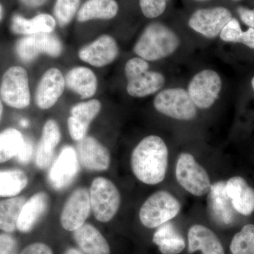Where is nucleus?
Listing matches in <instances>:
<instances>
[{
    "label": "nucleus",
    "mask_w": 254,
    "mask_h": 254,
    "mask_svg": "<svg viewBox=\"0 0 254 254\" xmlns=\"http://www.w3.org/2000/svg\"><path fill=\"white\" fill-rule=\"evenodd\" d=\"M168 155V146L160 136L145 137L132 151L131 167L133 175L145 185H158L165 180Z\"/></svg>",
    "instance_id": "obj_1"
},
{
    "label": "nucleus",
    "mask_w": 254,
    "mask_h": 254,
    "mask_svg": "<svg viewBox=\"0 0 254 254\" xmlns=\"http://www.w3.org/2000/svg\"><path fill=\"white\" fill-rule=\"evenodd\" d=\"M180 46L176 33L160 22L150 23L133 47V52L146 61H157L173 54Z\"/></svg>",
    "instance_id": "obj_2"
},
{
    "label": "nucleus",
    "mask_w": 254,
    "mask_h": 254,
    "mask_svg": "<svg viewBox=\"0 0 254 254\" xmlns=\"http://www.w3.org/2000/svg\"><path fill=\"white\" fill-rule=\"evenodd\" d=\"M91 210L100 222L111 221L121 204L118 187L109 179L99 177L92 182L89 190Z\"/></svg>",
    "instance_id": "obj_3"
},
{
    "label": "nucleus",
    "mask_w": 254,
    "mask_h": 254,
    "mask_svg": "<svg viewBox=\"0 0 254 254\" xmlns=\"http://www.w3.org/2000/svg\"><path fill=\"white\" fill-rule=\"evenodd\" d=\"M180 210L181 204L173 194L159 190L150 195L142 205L140 221L147 228H157L175 218Z\"/></svg>",
    "instance_id": "obj_4"
},
{
    "label": "nucleus",
    "mask_w": 254,
    "mask_h": 254,
    "mask_svg": "<svg viewBox=\"0 0 254 254\" xmlns=\"http://www.w3.org/2000/svg\"><path fill=\"white\" fill-rule=\"evenodd\" d=\"M0 98L10 108L22 110L31 103V95L27 71L21 66L8 68L0 85Z\"/></svg>",
    "instance_id": "obj_5"
},
{
    "label": "nucleus",
    "mask_w": 254,
    "mask_h": 254,
    "mask_svg": "<svg viewBox=\"0 0 254 254\" xmlns=\"http://www.w3.org/2000/svg\"><path fill=\"white\" fill-rule=\"evenodd\" d=\"M175 175L180 186L195 196L207 194L211 187V182L206 170L189 153L179 155Z\"/></svg>",
    "instance_id": "obj_6"
},
{
    "label": "nucleus",
    "mask_w": 254,
    "mask_h": 254,
    "mask_svg": "<svg viewBox=\"0 0 254 254\" xmlns=\"http://www.w3.org/2000/svg\"><path fill=\"white\" fill-rule=\"evenodd\" d=\"M153 103L157 111L175 120L189 121L197 115L196 107L184 88L163 90L155 96Z\"/></svg>",
    "instance_id": "obj_7"
},
{
    "label": "nucleus",
    "mask_w": 254,
    "mask_h": 254,
    "mask_svg": "<svg viewBox=\"0 0 254 254\" xmlns=\"http://www.w3.org/2000/svg\"><path fill=\"white\" fill-rule=\"evenodd\" d=\"M63 43L53 33H38L23 37L16 43V53L23 63H29L40 55L58 58L63 53Z\"/></svg>",
    "instance_id": "obj_8"
},
{
    "label": "nucleus",
    "mask_w": 254,
    "mask_h": 254,
    "mask_svg": "<svg viewBox=\"0 0 254 254\" xmlns=\"http://www.w3.org/2000/svg\"><path fill=\"white\" fill-rule=\"evenodd\" d=\"M221 89L220 75L213 70L205 69L192 78L187 92L196 108L208 109L218 99Z\"/></svg>",
    "instance_id": "obj_9"
},
{
    "label": "nucleus",
    "mask_w": 254,
    "mask_h": 254,
    "mask_svg": "<svg viewBox=\"0 0 254 254\" xmlns=\"http://www.w3.org/2000/svg\"><path fill=\"white\" fill-rule=\"evenodd\" d=\"M79 166L76 148L65 145L50 167L48 177L50 185L57 190L67 188L77 177Z\"/></svg>",
    "instance_id": "obj_10"
},
{
    "label": "nucleus",
    "mask_w": 254,
    "mask_h": 254,
    "mask_svg": "<svg viewBox=\"0 0 254 254\" xmlns=\"http://www.w3.org/2000/svg\"><path fill=\"white\" fill-rule=\"evenodd\" d=\"M232 18L230 10L223 6L200 9L189 19V26L193 31L208 38H216Z\"/></svg>",
    "instance_id": "obj_11"
},
{
    "label": "nucleus",
    "mask_w": 254,
    "mask_h": 254,
    "mask_svg": "<svg viewBox=\"0 0 254 254\" xmlns=\"http://www.w3.org/2000/svg\"><path fill=\"white\" fill-rule=\"evenodd\" d=\"M91 211L89 191L76 189L69 195L60 215V223L66 231L73 232L86 223Z\"/></svg>",
    "instance_id": "obj_12"
},
{
    "label": "nucleus",
    "mask_w": 254,
    "mask_h": 254,
    "mask_svg": "<svg viewBox=\"0 0 254 254\" xmlns=\"http://www.w3.org/2000/svg\"><path fill=\"white\" fill-rule=\"evenodd\" d=\"M78 161L83 168L91 172H105L111 164L108 148L97 138L86 136L76 145Z\"/></svg>",
    "instance_id": "obj_13"
},
{
    "label": "nucleus",
    "mask_w": 254,
    "mask_h": 254,
    "mask_svg": "<svg viewBox=\"0 0 254 254\" xmlns=\"http://www.w3.org/2000/svg\"><path fill=\"white\" fill-rule=\"evenodd\" d=\"M119 52L115 38L109 35H103L81 48L78 51V58L91 66L103 67L118 58Z\"/></svg>",
    "instance_id": "obj_14"
},
{
    "label": "nucleus",
    "mask_w": 254,
    "mask_h": 254,
    "mask_svg": "<svg viewBox=\"0 0 254 254\" xmlns=\"http://www.w3.org/2000/svg\"><path fill=\"white\" fill-rule=\"evenodd\" d=\"M66 83L63 73L59 68L53 67L47 70L37 86L35 102L38 108L48 110L53 108L61 98Z\"/></svg>",
    "instance_id": "obj_15"
},
{
    "label": "nucleus",
    "mask_w": 254,
    "mask_h": 254,
    "mask_svg": "<svg viewBox=\"0 0 254 254\" xmlns=\"http://www.w3.org/2000/svg\"><path fill=\"white\" fill-rule=\"evenodd\" d=\"M99 100L91 99L73 105L67 120L68 133L73 141H79L87 136L92 122L101 110Z\"/></svg>",
    "instance_id": "obj_16"
},
{
    "label": "nucleus",
    "mask_w": 254,
    "mask_h": 254,
    "mask_svg": "<svg viewBox=\"0 0 254 254\" xmlns=\"http://www.w3.org/2000/svg\"><path fill=\"white\" fill-rule=\"evenodd\" d=\"M226 182L220 181L213 184L207 194V206L210 218L219 225H230L235 218L231 200L225 190Z\"/></svg>",
    "instance_id": "obj_17"
},
{
    "label": "nucleus",
    "mask_w": 254,
    "mask_h": 254,
    "mask_svg": "<svg viewBox=\"0 0 254 254\" xmlns=\"http://www.w3.org/2000/svg\"><path fill=\"white\" fill-rule=\"evenodd\" d=\"M62 133L58 123L53 119L47 120L42 129L41 138L35 154V163L40 170L49 168L55 148L61 141Z\"/></svg>",
    "instance_id": "obj_18"
},
{
    "label": "nucleus",
    "mask_w": 254,
    "mask_h": 254,
    "mask_svg": "<svg viewBox=\"0 0 254 254\" xmlns=\"http://www.w3.org/2000/svg\"><path fill=\"white\" fill-rule=\"evenodd\" d=\"M225 190L237 213L248 216L254 212V189L240 176L232 177L225 183Z\"/></svg>",
    "instance_id": "obj_19"
},
{
    "label": "nucleus",
    "mask_w": 254,
    "mask_h": 254,
    "mask_svg": "<svg viewBox=\"0 0 254 254\" xmlns=\"http://www.w3.org/2000/svg\"><path fill=\"white\" fill-rule=\"evenodd\" d=\"M49 197L41 191L31 195L23 205L17 222V230L21 233H28L34 228L48 210Z\"/></svg>",
    "instance_id": "obj_20"
},
{
    "label": "nucleus",
    "mask_w": 254,
    "mask_h": 254,
    "mask_svg": "<svg viewBox=\"0 0 254 254\" xmlns=\"http://www.w3.org/2000/svg\"><path fill=\"white\" fill-rule=\"evenodd\" d=\"M188 250L190 253L197 251L202 254H225L221 242L210 229L202 225L190 227L188 233Z\"/></svg>",
    "instance_id": "obj_21"
},
{
    "label": "nucleus",
    "mask_w": 254,
    "mask_h": 254,
    "mask_svg": "<svg viewBox=\"0 0 254 254\" xmlns=\"http://www.w3.org/2000/svg\"><path fill=\"white\" fill-rule=\"evenodd\" d=\"M64 78L66 86L81 99H90L96 93L98 79L91 68L76 66L70 69Z\"/></svg>",
    "instance_id": "obj_22"
},
{
    "label": "nucleus",
    "mask_w": 254,
    "mask_h": 254,
    "mask_svg": "<svg viewBox=\"0 0 254 254\" xmlns=\"http://www.w3.org/2000/svg\"><path fill=\"white\" fill-rule=\"evenodd\" d=\"M73 239L80 250L85 254H110L108 241L93 225L83 224L73 231Z\"/></svg>",
    "instance_id": "obj_23"
},
{
    "label": "nucleus",
    "mask_w": 254,
    "mask_h": 254,
    "mask_svg": "<svg viewBox=\"0 0 254 254\" xmlns=\"http://www.w3.org/2000/svg\"><path fill=\"white\" fill-rule=\"evenodd\" d=\"M57 23L54 16L43 13L31 18H26L16 14L11 19V28L16 34L31 36L43 33H53Z\"/></svg>",
    "instance_id": "obj_24"
},
{
    "label": "nucleus",
    "mask_w": 254,
    "mask_h": 254,
    "mask_svg": "<svg viewBox=\"0 0 254 254\" xmlns=\"http://www.w3.org/2000/svg\"><path fill=\"white\" fill-rule=\"evenodd\" d=\"M153 242L163 254H178L186 247L185 239L170 222L157 227Z\"/></svg>",
    "instance_id": "obj_25"
},
{
    "label": "nucleus",
    "mask_w": 254,
    "mask_h": 254,
    "mask_svg": "<svg viewBox=\"0 0 254 254\" xmlns=\"http://www.w3.org/2000/svg\"><path fill=\"white\" fill-rule=\"evenodd\" d=\"M116 0H87L78 9L76 19L84 23L92 20H110L118 14Z\"/></svg>",
    "instance_id": "obj_26"
},
{
    "label": "nucleus",
    "mask_w": 254,
    "mask_h": 254,
    "mask_svg": "<svg viewBox=\"0 0 254 254\" xmlns=\"http://www.w3.org/2000/svg\"><path fill=\"white\" fill-rule=\"evenodd\" d=\"M165 83V76L161 73L148 71L128 81L127 91L133 98H145L160 91Z\"/></svg>",
    "instance_id": "obj_27"
},
{
    "label": "nucleus",
    "mask_w": 254,
    "mask_h": 254,
    "mask_svg": "<svg viewBox=\"0 0 254 254\" xmlns=\"http://www.w3.org/2000/svg\"><path fill=\"white\" fill-rule=\"evenodd\" d=\"M26 200L17 195L0 200V231L11 234L17 230L18 217Z\"/></svg>",
    "instance_id": "obj_28"
},
{
    "label": "nucleus",
    "mask_w": 254,
    "mask_h": 254,
    "mask_svg": "<svg viewBox=\"0 0 254 254\" xmlns=\"http://www.w3.org/2000/svg\"><path fill=\"white\" fill-rule=\"evenodd\" d=\"M28 184L27 175L22 170H0V198L17 196Z\"/></svg>",
    "instance_id": "obj_29"
},
{
    "label": "nucleus",
    "mask_w": 254,
    "mask_h": 254,
    "mask_svg": "<svg viewBox=\"0 0 254 254\" xmlns=\"http://www.w3.org/2000/svg\"><path fill=\"white\" fill-rule=\"evenodd\" d=\"M25 139L23 133L15 128L11 127L0 132V164L16 158Z\"/></svg>",
    "instance_id": "obj_30"
},
{
    "label": "nucleus",
    "mask_w": 254,
    "mask_h": 254,
    "mask_svg": "<svg viewBox=\"0 0 254 254\" xmlns=\"http://www.w3.org/2000/svg\"><path fill=\"white\" fill-rule=\"evenodd\" d=\"M222 41L227 43H242L251 49H254V28L242 31L238 20L232 18L222 30L220 34Z\"/></svg>",
    "instance_id": "obj_31"
},
{
    "label": "nucleus",
    "mask_w": 254,
    "mask_h": 254,
    "mask_svg": "<svg viewBox=\"0 0 254 254\" xmlns=\"http://www.w3.org/2000/svg\"><path fill=\"white\" fill-rule=\"evenodd\" d=\"M232 254H254V225L242 227L232 238L230 246Z\"/></svg>",
    "instance_id": "obj_32"
},
{
    "label": "nucleus",
    "mask_w": 254,
    "mask_h": 254,
    "mask_svg": "<svg viewBox=\"0 0 254 254\" xmlns=\"http://www.w3.org/2000/svg\"><path fill=\"white\" fill-rule=\"evenodd\" d=\"M81 0H56L54 6V17L60 26H67L77 14Z\"/></svg>",
    "instance_id": "obj_33"
},
{
    "label": "nucleus",
    "mask_w": 254,
    "mask_h": 254,
    "mask_svg": "<svg viewBox=\"0 0 254 254\" xmlns=\"http://www.w3.org/2000/svg\"><path fill=\"white\" fill-rule=\"evenodd\" d=\"M169 1L170 0H139V6L145 17L155 18L165 12Z\"/></svg>",
    "instance_id": "obj_34"
},
{
    "label": "nucleus",
    "mask_w": 254,
    "mask_h": 254,
    "mask_svg": "<svg viewBox=\"0 0 254 254\" xmlns=\"http://www.w3.org/2000/svg\"><path fill=\"white\" fill-rule=\"evenodd\" d=\"M148 71H149V64L140 57L131 58L125 65V73L127 81L138 77Z\"/></svg>",
    "instance_id": "obj_35"
},
{
    "label": "nucleus",
    "mask_w": 254,
    "mask_h": 254,
    "mask_svg": "<svg viewBox=\"0 0 254 254\" xmlns=\"http://www.w3.org/2000/svg\"><path fill=\"white\" fill-rule=\"evenodd\" d=\"M17 240L11 234L0 233V254H19Z\"/></svg>",
    "instance_id": "obj_36"
},
{
    "label": "nucleus",
    "mask_w": 254,
    "mask_h": 254,
    "mask_svg": "<svg viewBox=\"0 0 254 254\" xmlns=\"http://www.w3.org/2000/svg\"><path fill=\"white\" fill-rule=\"evenodd\" d=\"M33 153H34V146H33V141L29 138L26 137L24 143L15 159L18 163L26 165L29 163L33 158Z\"/></svg>",
    "instance_id": "obj_37"
},
{
    "label": "nucleus",
    "mask_w": 254,
    "mask_h": 254,
    "mask_svg": "<svg viewBox=\"0 0 254 254\" xmlns=\"http://www.w3.org/2000/svg\"><path fill=\"white\" fill-rule=\"evenodd\" d=\"M19 254H54L49 246L46 244L36 242L25 247Z\"/></svg>",
    "instance_id": "obj_38"
},
{
    "label": "nucleus",
    "mask_w": 254,
    "mask_h": 254,
    "mask_svg": "<svg viewBox=\"0 0 254 254\" xmlns=\"http://www.w3.org/2000/svg\"><path fill=\"white\" fill-rule=\"evenodd\" d=\"M237 12L242 22L250 28H254V9L240 6L237 9Z\"/></svg>",
    "instance_id": "obj_39"
},
{
    "label": "nucleus",
    "mask_w": 254,
    "mask_h": 254,
    "mask_svg": "<svg viewBox=\"0 0 254 254\" xmlns=\"http://www.w3.org/2000/svg\"><path fill=\"white\" fill-rule=\"evenodd\" d=\"M24 6L29 8H38L46 4L48 0H20Z\"/></svg>",
    "instance_id": "obj_40"
},
{
    "label": "nucleus",
    "mask_w": 254,
    "mask_h": 254,
    "mask_svg": "<svg viewBox=\"0 0 254 254\" xmlns=\"http://www.w3.org/2000/svg\"><path fill=\"white\" fill-rule=\"evenodd\" d=\"M64 254H84L81 250H78L77 249L70 248L66 250Z\"/></svg>",
    "instance_id": "obj_41"
},
{
    "label": "nucleus",
    "mask_w": 254,
    "mask_h": 254,
    "mask_svg": "<svg viewBox=\"0 0 254 254\" xmlns=\"http://www.w3.org/2000/svg\"><path fill=\"white\" fill-rule=\"evenodd\" d=\"M20 125L23 127V128H26V127L29 126V122H28L27 120H26V119H23V120L20 121Z\"/></svg>",
    "instance_id": "obj_42"
},
{
    "label": "nucleus",
    "mask_w": 254,
    "mask_h": 254,
    "mask_svg": "<svg viewBox=\"0 0 254 254\" xmlns=\"http://www.w3.org/2000/svg\"><path fill=\"white\" fill-rule=\"evenodd\" d=\"M3 111H4V107H3V102L0 98V120H1V117H2Z\"/></svg>",
    "instance_id": "obj_43"
},
{
    "label": "nucleus",
    "mask_w": 254,
    "mask_h": 254,
    "mask_svg": "<svg viewBox=\"0 0 254 254\" xmlns=\"http://www.w3.org/2000/svg\"><path fill=\"white\" fill-rule=\"evenodd\" d=\"M3 16H4V8H3L2 5L0 4V21L2 19Z\"/></svg>",
    "instance_id": "obj_44"
},
{
    "label": "nucleus",
    "mask_w": 254,
    "mask_h": 254,
    "mask_svg": "<svg viewBox=\"0 0 254 254\" xmlns=\"http://www.w3.org/2000/svg\"><path fill=\"white\" fill-rule=\"evenodd\" d=\"M252 87H253V88L254 90V76L253 78H252Z\"/></svg>",
    "instance_id": "obj_45"
},
{
    "label": "nucleus",
    "mask_w": 254,
    "mask_h": 254,
    "mask_svg": "<svg viewBox=\"0 0 254 254\" xmlns=\"http://www.w3.org/2000/svg\"><path fill=\"white\" fill-rule=\"evenodd\" d=\"M195 1H207V0H195Z\"/></svg>",
    "instance_id": "obj_46"
}]
</instances>
